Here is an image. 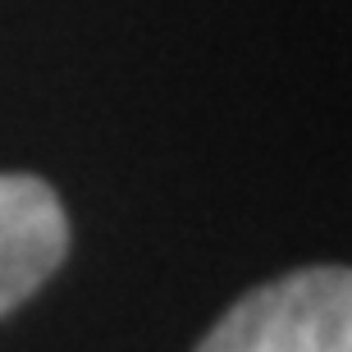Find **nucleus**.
Returning <instances> with one entry per match:
<instances>
[{"mask_svg":"<svg viewBox=\"0 0 352 352\" xmlns=\"http://www.w3.org/2000/svg\"><path fill=\"white\" fill-rule=\"evenodd\" d=\"M197 352H352L348 270H298L248 293Z\"/></svg>","mask_w":352,"mask_h":352,"instance_id":"1","label":"nucleus"},{"mask_svg":"<svg viewBox=\"0 0 352 352\" xmlns=\"http://www.w3.org/2000/svg\"><path fill=\"white\" fill-rule=\"evenodd\" d=\"M65 248L69 224L51 188L28 174H0V316L51 279Z\"/></svg>","mask_w":352,"mask_h":352,"instance_id":"2","label":"nucleus"}]
</instances>
